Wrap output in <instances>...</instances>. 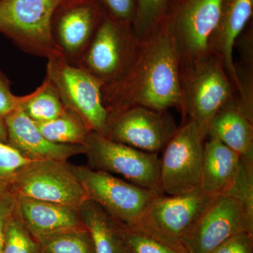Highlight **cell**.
<instances>
[{
	"instance_id": "6da1fadb",
	"label": "cell",
	"mask_w": 253,
	"mask_h": 253,
	"mask_svg": "<svg viewBox=\"0 0 253 253\" xmlns=\"http://www.w3.org/2000/svg\"><path fill=\"white\" fill-rule=\"evenodd\" d=\"M180 55L168 21L141 39L135 61L119 81L102 86L110 116L133 106L181 109Z\"/></svg>"
},
{
	"instance_id": "7a4b0ae2",
	"label": "cell",
	"mask_w": 253,
	"mask_h": 253,
	"mask_svg": "<svg viewBox=\"0 0 253 253\" xmlns=\"http://www.w3.org/2000/svg\"><path fill=\"white\" fill-rule=\"evenodd\" d=\"M181 110L207 134L212 118L238 98L234 83L220 58L211 53L192 62L180 64Z\"/></svg>"
},
{
	"instance_id": "3957f363",
	"label": "cell",
	"mask_w": 253,
	"mask_h": 253,
	"mask_svg": "<svg viewBox=\"0 0 253 253\" xmlns=\"http://www.w3.org/2000/svg\"><path fill=\"white\" fill-rule=\"evenodd\" d=\"M140 42L133 24L113 19L104 13L78 66L102 86L113 84L129 72Z\"/></svg>"
},
{
	"instance_id": "277c9868",
	"label": "cell",
	"mask_w": 253,
	"mask_h": 253,
	"mask_svg": "<svg viewBox=\"0 0 253 253\" xmlns=\"http://www.w3.org/2000/svg\"><path fill=\"white\" fill-rule=\"evenodd\" d=\"M61 1L2 0L0 1V33L28 54L47 60L64 59L51 30L53 14Z\"/></svg>"
},
{
	"instance_id": "5b68a950",
	"label": "cell",
	"mask_w": 253,
	"mask_h": 253,
	"mask_svg": "<svg viewBox=\"0 0 253 253\" xmlns=\"http://www.w3.org/2000/svg\"><path fill=\"white\" fill-rule=\"evenodd\" d=\"M47 61L45 79L56 89L66 109L79 118L91 131L104 135L109 114L103 102L101 83L64 59Z\"/></svg>"
},
{
	"instance_id": "8992f818",
	"label": "cell",
	"mask_w": 253,
	"mask_h": 253,
	"mask_svg": "<svg viewBox=\"0 0 253 253\" xmlns=\"http://www.w3.org/2000/svg\"><path fill=\"white\" fill-rule=\"evenodd\" d=\"M83 154L91 169L122 176L126 181L163 194L160 183V158L111 140L91 131L83 145Z\"/></svg>"
},
{
	"instance_id": "52a82bcc",
	"label": "cell",
	"mask_w": 253,
	"mask_h": 253,
	"mask_svg": "<svg viewBox=\"0 0 253 253\" xmlns=\"http://www.w3.org/2000/svg\"><path fill=\"white\" fill-rule=\"evenodd\" d=\"M68 165L89 199L125 227H136L150 203L160 195L110 173L88 166Z\"/></svg>"
},
{
	"instance_id": "ba28073f",
	"label": "cell",
	"mask_w": 253,
	"mask_h": 253,
	"mask_svg": "<svg viewBox=\"0 0 253 253\" xmlns=\"http://www.w3.org/2000/svg\"><path fill=\"white\" fill-rule=\"evenodd\" d=\"M206 131L186 119L163 149L160 158V183L163 194L177 196L199 186Z\"/></svg>"
},
{
	"instance_id": "9c48e42d",
	"label": "cell",
	"mask_w": 253,
	"mask_h": 253,
	"mask_svg": "<svg viewBox=\"0 0 253 253\" xmlns=\"http://www.w3.org/2000/svg\"><path fill=\"white\" fill-rule=\"evenodd\" d=\"M214 197L200 186L177 196L158 195L146 208L137 226L133 228L174 249L186 250L181 244V239Z\"/></svg>"
},
{
	"instance_id": "30bf717a",
	"label": "cell",
	"mask_w": 253,
	"mask_h": 253,
	"mask_svg": "<svg viewBox=\"0 0 253 253\" xmlns=\"http://www.w3.org/2000/svg\"><path fill=\"white\" fill-rule=\"evenodd\" d=\"M10 192L38 201L79 208L89 199L85 190L65 161H32L11 183Z\"/></svg>"
},
{
	"instance_id": "8fae6325",
	"label": "cell",
	"mask_w": 253,
	"mask_h": 253,
	"mask_svg": "<svg viewBox=\"0 0 253 253\" xmlns=\"http://www.w3.org/2000/svg\"><path fill=\"white\" fill-rule=\"evenodd\" d=\"M177 128L168 110L137 106L110 116L103 136L134 149L158 154Z\"/></svg>"
},
{
	"instance_id": "7c38bea8",
	"label": "cell",
	"mask_w": 253,
	"mask_h": 253,
	"mask_svg": "<svg viewBox=\"0 0 253 253\" xmlns=\"http://www.w3.org/2000/svg\"><path fill=\"white\" fill-rule=\"evenodd\" d=\"M253 234V220L235 199L215 196L181 240L189 253H211L231 236Z\"/></svg>"
},
{
	"instance_id": "4fadbf2b",
	"label": "cell",
	"mask_w": 253,
	"mask_h": 253,
	"mask_svg": "<svg viewBox=\"0 0 253 253\" xmlns=\"http://www.w3.org/2000/svg\"><path fill=\"white\" fill-rule=\"evenodd\" d=\"M168 20L180 55V64L211 54V38L217 27L222 0H184Z\"/></svg>"
},
{
	"instance_id": "5bb4252c",
	"label": "cell",
	"mask_w": 253,
	"mask_h": 253,
	"mask_svg": "<svg viewBox=\"0 0 253 253\" xmlns=\"http://www.w3.org/2000/svg\"><path fill=\"white\" fill-rule=\"evenodd\" d=\"M104 12L96 0H61L51 18V34L66 62L78 66Z\"/></svg>"
},
{
	"instance_id": "9a60e30c",
	"label": "cell",
	"mask_w": 253,
	"mask_h": 253,
	"mask_svg": "<svg viewBox=\"0 0 253 253\" xmlns=\"http://www.w3.org/2000/svg\"><path fill=\"white\" fill-rule=\"evenodd\" d=\"M4 119L7 144L30 161L55 160L67 162L72 156L84 152L81 145L54 144L46 139L36 122L21 109L15 110Z\"/></svg>"
},
{
	"instance_id": "2e32d148",
	"label": "cell",
	"mask_w": 253,
	"mask_h": 253,
	"mask_svg": "<svg viewBox=\"0 0 253 253\" xmlns=\"http://www.w3.org/2000/svg\"><path fill=\"white\" fill-rule=\"evenodd\" d=\"M14 196L15 211L35 239L85 226L78 208Z\"/></svg>"
},
{
	"instance_id": "e0dca14e",
	"label": "cell",
	"mask_w": 253,
	"mask_h": 253,
	"mask_svg": "<svg viewBox=\"0 0 253 253\" xmlns=\"http://www.w3.org/2000/svg\"><path fill=\"white\" fill-rule=\"evenodd\" d=\"M253 0H222L217 27L211 38V52L220 58L237 90L234 46L252 16Z\"/></svg>"
},
{
	"instance_id": "ac0fdd59",
	"label": "cell",
	"mask_w": 253,
	"mask_h": 253,
	"mask_svg": "<svg viewBox=\"0 0 253 253\" xmlns=\"http://www.w3.org/2000/svg\"><path fill=\"white\" fill-rule=\"evenodd\" d=\"M207 136L216 139L253 163V121L245 113L236 98L212 118Z\"/></svg>"
},
{
	"instance_id": "d6986e66",
	"label": "cell",
	"mask_w": 253,
	"mask_h": 253,
	"mask_svg": "<svg viewBox=\"0 0 253 253\" xmlns=\"http://www.w3.org/2000/svg\"><path fill=\"white\" fill-rule=\"evenodd\" d=\"M241 156L216 139L205 141L199 186L212 196L224 194L239 171Z\"/></svg>"
},
{
	"instance_id": "ffe728a7",
	"label": "cell",
	"mask_w": 253,
	"mask_h": 253,
	"mask_svg": "<svg viewBox=\"0 0 253 253\" xmlns=\"http://www.w3.org/2000/svg\"><path fill=\"white\" fill-rule=\"evenodd\" d=\"M78 211L90 234L96 253H129L124 226L99 205L87 199Z\"/></svg>"
},
{
	"instance_id": "44dd1931",
	"label": "cell",
	"mask_w": 253,
	"mask_h": 253,
	"mask_svg": "<svg viewBox=\"0 0 253 253\" xmlns=\"http://www.w3.org/2000/svg\"><path fill=\"white\" fill-rule=\"evenodd\" d=\"M36 123L44 137L54 144L83 146L91 131L79 118L68 110L54 120Z\"/></svg>"
},
{
	"instance_id": "7402d4cb",
	"label": "cell",
	"mask_w": 253,
	"mask_h": 253,
	"mask_svg": "<svg viewBox=\"0 0 253 253\" xmlns=\"http://www.w3.org/2000/svg\"><path fill=\"white\" fill-rule=\"evenodd\" d=\"M20 109L36 123L47 122L66 111L56 89L46 79L36 90L28 94V99Z\"/></svg>"
},
{
	"instance_id": "603a6c76",
	"label": "cell",
	"mask_w": 253,
	"mask_h": 253,
	"mask_svg": "<svg viewBox=\"0 0 253 253\" xmlns=\"http://www.w3.org/2000/svg\"><path fill=\"white\" fill-rule=\"evenodd\" d=\"M40 253H96L85 226L36 239Z\"/></svg>"
},
{
	"instance_id": "cb8c5ba5",
	"label": "cell",
	"mask_w": 253,
	"mask_h": 253,
	"mask_svg": "<svg viewBox=\"0 0 253 253\" xmlns=\"http://www.w3.org/2000/svg\"><path fill=\"white\" fill-rule=\"evenodd\" d=\"M1 253H40L38 242L18 217L15 208L5 228Z\"/></svg>"
},
{
	"instance_id": "d4e9b609",
	"label": "cell",
	"mask_w": 253,
	"mask_h": 253,
	"mask_svg": "<svg viewBox=\"0 0 253 253\" xmlns=\"http://www.w3.org/2000/svg\"><path fill=\"white\" fill-rule=\"evenodd\" d=\"M169 1V0H136V17L133 26L140 39L163 22Z\"/></svg>"
},
{
	"instance_id": "484cf974",
	"label": "cell",
	"mask_w": 253,
	"mask_h": 253,
	"mask_svg": "<svg viewBox=\"0 0 253 253\" xmlns=\"http://www.w3.org/2000/svg\"><path fill=\"white\" fill-rule=\"evenodd\" d=\"M224 194L238 201L253 220V163L241 158L236 177Z\"/></svg>"
},
{
	"instance_id": "4316f807",
	"label": "cell",
	"mask_w": 253,
	"mask_h": 253,
	"mask_svg": "<svg viewBox=\"0 0 253 253\" xmlns=\"http://www.w3.org/2000/svg\"><path fill=\"white\" fill-rule=\"evenodd\" d=\"M31 162L10 145L0 142V195L10 192L15 176L23 166Z\"/></svg>"
},
{
	"instance_id": "83f0119b",
	"label": "cell",
	"mask_w": 253,
	"mask_h": 253,
	"mask_svg": "<svg viewBox=\"0 0 253 253\" xmlns=\"http://www.w3.org/2000/svg\"><path fill=\"white\" fill-rule=\"evenodd\" d=\"M129 253H189L174 249L136 228L125 227Z\"/></svg>"
},
{
	"instance_id": "f1b7e54d",
	"label": "cell",
	"mask_w": 253,
	"mask_h": 253,
	"mask_svg": "<svg viewBox=\"0 0 253 253\" xmlns=\"http://www.w3.org/2000/svg\"><path fill=\"white\" fill-rule=\"evenodd\" d=\"M103 12L121 22H134L136 17V0H96Z\"/></svg>"
},
{
	"instance_id": "f546056e",
	"label": "cell",
	"mask_w": 253,
	"mask_h": 253,
	"mask_svg": "<svg viewBox=\"0 0 253 253\" xmlns=\"http://www.w3.org/2000/svg\"><path fill=\"white\" fill-rule=\"evenodd\" d=\"M28 99V95L18 96L11 90V82L0 70V117L4 118L15 110L20 109Z\"/></svg>"
},
{
	"instance_id": "4dcf8cb0",
	"label": "cell",
	"mask_w": 253,
	"mask_h": 253,
	"mask_svg": "<svg viewBox=\"0 0 253 253\" xmlns=\"http://www.w3.org/2000/svg\"><path fill=\"white\" fill-rule=\"evenodd\" d=\"M211 253H253V234L239 233L226 240Z\"/></svg>"
},
{
	"instance_id": "1f68e13d",
	"label": "cell",
	"mask_w": 253,
	"mask_h": 253,
	"mask_svg": "<svg viewBox=\"0 0 253 253\" xmlns=\"http://www.w3.org/2000/svg\"><path fill=\"white\" fill-rule=\"evenodd\" d=\"M15 196L11 192L0 195V253H2L5 228L9 217L14 212Z\"/></svg>"
},
{
	"instance_id": "d6a6232c",
	"label": "cell",
	"mask_w": 253,
	"mask_h": 253,
	"mask_svg": "<svg viewBox=\"0 0 253 253\" xmlns=\"http://www.w3.org/2000/svg\"><path fill=\"white\" fill-rule=\"evenodd\" d=\"M0 142L7 144V132L4 118L0 117Z\"/></svg>"
},
{
	"instance_id": "836d02e7",
	"label": "cell",
	"mask_w": 253,
	"mask_h": 253,
	"mask_svg": "<svg viewBox=\"0 0 253 253\" xmlns=\"http://www.w3.org/2000/svg\"><path fill=\"white\" fill-rule=\"evenodd\" d=\"M2 1V0H0V1Z\"/></svg>"
},
{
	"instance_id": "e575fe53",
	"label": "cell",
	"mask_w": 253,
	"mask_h": 253,
	"mask_svg": "<svg viewBox=\"0 0 253 253\" xmlns=\"http://www.w3.org/2000/svg\"><path fill=\"white\" fill-rule=\"evenodd\" d=\"M181 1H184V0H181Z\"/></svg>"
}]
</instances>
